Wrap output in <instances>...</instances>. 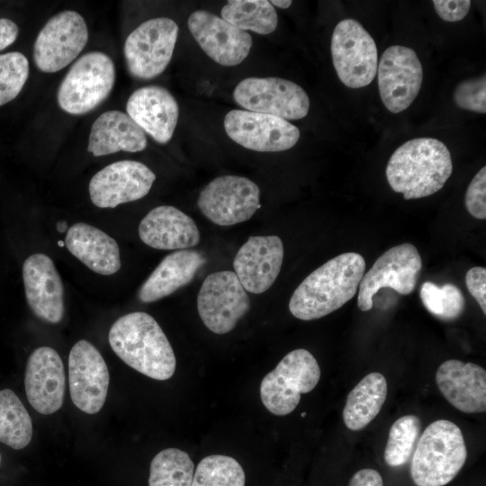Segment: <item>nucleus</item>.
<instances>
[{
	"label": "nucleus",
	"mask_w": 486,
	"mask_h": 486,
	"mask_svg": "<svg viewBox=\"0 0 486 486\" xmlns=\"http://www.w3.org/2000/svg\"><path fill=\"white\" fill-rule=\"evenodd\" d=\"M421 268L422 259L414 245L402 243L389 248L364 274L358 287V308L370 310L374 295L382 288H392L401 295L411 293Z\"/></svg>",
	"instance_id": "obj_12"
},
{
	"label": "nucleus",
	"mask_w": 486,
	"mask_h": 486,
	"mask_svg": "<svg viewBox=\"0 0 486 486\" xmlns=\"http://www.w3.org/2000/svg\"><path fill=\"white\" fill-rule=\"evenodd\" d=\"M468 212L479 220L486 219V167L483 166L471 181L465 194Z\"/></svg>",
	"instance_id": "obj_37"
},
{
	"label": "nucleus",
	"mask_w": 486,
	"mask_h": 486,
	"mask_svg": "<svg viewBox=\"0 0 486 486\" xmlns=\"http://www.w3.org/2000/svg\"><path fill=\"white\" fill-rule=\"evenodd\" d=\"M320 379V368L313 355L306 349L288 353L262 380L260 397L274 415L292 412L301 394L311 392Z\"/></svg>",
	"instance_id": "obj_6"
},
{
	"label": "nucleus",
	"mask_w": 486,
	"mask_h": 486,
	"mask_svg": "<svg viewBox=\"0 0 486 486\" xmlns=\"http://www.w3.org/2000/svg\"><path fill=\"white\" fill-rule=\"evenodd\" d=\"M156 175L143 163L121 160L98 171L90 180L89 194L99 208L116 206L137 201L150 191Z\"/></svg>",
	"instance_id": "obj_17"
},
{
	"label": "nucleus",
	"mask_w": 486,
	"mask_h": 486,
	"mask_svg": "<svg viewBox=\"0 0 486 486\" xmlns=\"http://www.w3.org/2000/svg\"><path fill=\"white\" fill-rule=\"evenodd\" d=\"M32 436V418L22 402L12 390H0V442L19 450Z\"/></svg>",
	"instance_id": "obj_30"
},
{
	"label": "nucleus",
	"mask_w": 486,
	"mask_h": 486,
	"mask_svg": "<svg viewBox=\"0 0 486 486\" xmlns=\"http://www.w3.org/2000/svg\"><path fill=\"white\" fill-rule=\"evenodd\" d=\"M283 259L284 245L278 236H250L235 256L234 273L247 292L259 294L273 285Z\"/></svg>",
	"instance_id": "obj_20"
},
{
	"label": "nucleus",
	"mask_w": 486,
	"mask_h": 486,
	"mask_svg": "<svg viewBox=\"0 0 486 486\" xmlns=\"http://www.w3.org/2000/svg\"><path fill=\"white\" fill-rule=\"evenodd\" d=\"M376 73L380 97L389 112L405 111L418 96L423 81V68L412 49L400 45L387 48Z\"/></svg>",
	"instance_id": "obj_14"
},
{
	"label": "nucleus",
	"mask_w": 486,
	"mask_h": 486,
	"mask_svg": "<svg viewBox=\"0 0 486 486\" xmlns=\"http://www.w3.org/2000/svg\"><path fill=\"white\" fill-rule=\"evenodd\" d=\"M127 114L160 144L167 143L176 130L179 107L176 98L159 86H146L135 90L126 104Z\"/></svg>",
	"instance_id": "obj_22"
},
{
	"label": "nucleus",
	"mask_w": 486,
	"mask_h": 486,
	"mask_svg": "<svg viewBox=\"0 0 486 486\" xmlns=\"http://www.w3.org/2000/svg\"><path fill=\"white\" fill-rule=\"evenodd\" d=\"M249 309V297L234 272L219 271L204 279L197 296V310L212 332L222 335L231 331Z\"/></svg>",
	"instance_id": "obj_13"
},
{
	"label": "nucleus",
	"mask_w": 486,
	"mask_h": 486,
	"mask_svg": "<svg viewBox=\"0 0 486 486\" xmlns=\"http://www.w3.org/2000/svg\"><path fill=\"white\" fill-rule=\"evenodd\" d=\"M467 289L486 314V269L474 266L469 269L465 275Z\"/></svg>",
	"instance_id": "obj_38"
},
{
	"label": "nucleus",
	"mask_w": 486,
	"mask_h": 486,
	"mask_svg": "<svg viewBox=\"0 0 486 486\" xmlns=\"http://www.w3.org/2000/svg\"><path fill=\"white\" fill-rule=\"evenodd\" d=\"M438 390L455 409L464 413L486 410V371L473 363L449 359L436 374Z\"/></svg>",
	"instance_id": "obj_23"
},
{
	"label": "nucleus",
	"mask_w": 486,
	"mask_h": 486,
	"mask_svg": "<svg viewBox=\"0 0 486 486\" xmlns=\"http://www.w3.org/2000/svg\"><path fill=\"white\" fill-rule=\"evenodd\" d=\"M27 302L40 320L57 324L64 315V289L52 259L45 254L30 256L22 266Z\"/></svg>",
	"instance_id": "obj_21"
},
{
	"label": "nucleus",
	"mask_w": 486,
	"mask_h": 486,
	"mask_svg": "<svg viewBox=\"0 0 486 486\" xmlns=\"http://www.w3.org/2000/svg\"><path fill=\"white\" fill-rule=\"evenodd\" d=\"M19 28L8 18H0V51L12 45L17 39Z\"/></svg>",
	"instance_id": "obj_41"
},
{
	"label": "nucleus",
	"mask_w": 486,
	"mask_h": 486,
	"mask_svg": "<svg viewBox=\"0 0 486 486\" xmlns=\"http://www.w3.org/2000/svg\"><path fill=\"white\" fill-rule=\"evenodd\" d=\"M113 352L130 367L158 381L171 378L176 371L174 350L157 320L142 311L119 318L109 331Z\"/></svg>",
	"instance_id": "obj_2"
},
{
	"label": "nucleus",
	"mask_w": 486,
	"mask_h": 486,
	"mask_svg": "<svg viewBox=\"0 0 486 486\" xmlns=\"http://www.w3.org/2000/svg\"><path fill=\"white\" fill-rule=\"evenodd\" d=\"M187 23L201 49L220 65L237 66L250 52L252 38L248 32L208 11H194Z\"/></svg>",
	"instance_id": "obj_18"
},
{
	"label": "nucleus",
	"mask_w": 486,
	"mask_h": 486,
	"mask_svg": "<svg viewBox=\"0 0 486 486\" xmlns=\"http://www.w3.org/2000/svg\"><path fill=\"white\" fill-rule=\"evenodd\" d=\"M453 172L447 147L433 138L408 140L391 156L386 177L391 188L404 199L429 196L443 188Z\"/></svg>",
	"instance_id": "obj_3"
},
{
	"label": "nucleus",
	"mask_w": 486,
	"mask_h": 486,
	"mask_svg": "<svg viewBox=\"0 0 486 486\" xmlns=\"http://www.w3.org/2000/svg\"><path fill=\"white\" fill-rule=\"evenodd\" d=\"M206 262L194 250H178L167 255L141 285L138 297L145 303L158 301L188 284Z\"/></svg>",
	"instance_id": "obj_27"
},
{
	"label": "nucleus",
	"mask_w": 486,
	"mask_h": 486,
	"mask_svg": "<svg viewBox=\"0 0 486 486\" xmlns=\"http://www.w3.org/2000/svg\"><path fill=\"white\" fill-rule=\"evenodd\" d=\"M467 459L460 428L446 419L430 423L418 440L410 464L417 486H444L453 481Z\"/></svg>",
	"instance_id": "obj_4"
},
{
	"label": "nucleus",
	"mask_w": 486,
	"mask_h": 486,
	"mask_svg": "<svg viewBox=\"0 0 486 486\" xmlns=\"http://www.w3.org/2000/svg\"><path fill=\"white\" fill-rule=\"evenodd\" d=\"M194 473V464L186 452L166 448L151 461L148 486H191Z\"/></svg>",
	"instance_id": "obj_31"
},
{
	"label": "nucleus",
	"mask_w": 486,
	"mask_h": 486,
	"mask_svg": "<svg viewBox=\"0 0 486 486\" xmlns=\"http://www.w3.org/2000/svg\"><path fill=\"white\" fill-rule=\"evenodd\" d=\"M260 189L252 180L239 176H221L200 192L197 205L202 214L220 226L248 220L260 207Z\"/></svg>",
	"instance_id": "obj_11"
},
{
	"label": "nucleus",
	"mask_w": 486,
	"mask_h": 486,
	"mask_svg": "<svg viewBox=\"0 0 486 486\" xmlns=\"http://www.w3.org/2000/svg\"><path fill=\"white\" fill-rule=\"evenodd\" d=\"M139 236L146 245L162 250H183L200 241L194 220L170 205L158 206L148 212L140 223Z\"/></svg>",
	"instance_id": "obj_24"
},
{
	"label": "nucleus",
	"mask_w": 486,
	"mask_h": 486,
	"mask_svg": "<svg viewBox=\"0 0 486 486\" xmlns=\"http://www.w3.org/2000/svg\"><path fill=\"white\" fill-rule=\"evenodd\" d=\"M246 475L233 457L211 454L198 464L191 486H245Z\"/></svg>",
	"instance_id": "obj_32"
},
{
	"label": "nucleus",
	"mask_w": 486,
	"mask_h": 486,
	"mask_svg": "<svg viewBox=\"0 0 486 486\" xmlns=\"http://www.w3.org/2000/svg\"><path fill=\"white\" fill-rule=\"evenodd\" d=\"M178 31L176 22L167 17L153 18L139 25L123 47L129 73L141 80L163 73L172 58Z\"/></svg>",
	"instance_id": "obj_7"
},
{
	"label": "nucleus",
	"mask_w": 486,
	"mask_h": 486,
	"mask_svg": "<svg viewBox=\"0 0 486 486\" xmlns=\"http://www.w3.org/2000/svg\"><path fill=\"white\" fill-rule=\"evenodd\" d=\"M455 105L463 110L486 113V77L481 76L460 82L453 94Z\"/></svg>",
	"instance_id": "obj_36"
},
{
	"label": "nucleus",
	"mask_w": 486,
	"mask_h": 486,
	"mask_svg": "<svg viewBox=\"0 0 486 486\" xmlns=\"http://www.w3.org/2000/svg\"><path fill=\"white\" fill-rule=\"evenodd\" d=\"M365 271L358 253L338 255L311 272L295 289L290 312L302 320H313L338 310L356 293Z\"/></svg>",
	"instance_id": "obj_1"
},
{
	"label": "nucleus",
	"mask_w": 486,
	"mask_h": 486,
	"mask_svg": "<svg viewBox=\"0 0 486 486\" xmlns=\"http://www.w3.org/2000/svg\"><path fill=\"white\" fill-rule=\"evenodd\" d=\"M87 40L88 28L80 14L72 10L58 13L37 35L34 63L41 72H58L76 59Z\"/></svg>",
	"instance_id": "obj_10"
},
{
	"label": "nucleus",
	"mask_w": 486,
	"mask_h": 486,
	"mask_svg": "<svg viewBox=\"0 0 486 486\" xmlns=\"http://www.w3.org/2000/svg\"><path fill=\"white\" fill-rule=\"evenodd\" d=\"M233 98L247 111L284 120L302 119L310 109V99L302 87L290 80L274 76L243 79L235 87Z\"/></svg>",
	"instance_id": "obj_9"
},
{
	"label": "nucleus",
	"mask_w": 486,
	"mask_h": 486,
	"mask_svg": "<svg viewBox=\"0 0 486 486\" xmlns=\"http://www.w3.org/2000/svg\"><path fill=\"white\" fill-rule=\"evenodd\" d=\"M221 17L241 31L270 34L277 27L274 7L266 0H230L221 8Z\"/></svg>",
	"instance_id": "obj_29"
},
{
	"label": "nucleus",
	"mask_w": 486,
	"mask_h": 486,
	"mask_svg": "<svg viewBox=\"0 0 486 486\" xmlns=\"http://www.w3.org/2000/svg\"><path fill=\"white\" fill-rule=\"evenodd\" d=\"M330 50L337 75L346 86L361 88L374 80L378 66L376 44L358 21L347 18L336 25Z\"/></svg>",
	"instance_id": "obj_8"
},
{
	"label": "nucleus",
	"mask_w": 486,
	"mask_h": 486,
	"mask_svg": "<svg viewBox=\"0 0 486 486\" xmlns=\"http://www.w3.org/2000/svg\"><path fill=\"white\" fill-rule=\"evenodd\" d=\"M68 251L94 273L111 275L121 268L120 249L114 238L86 223L73 224L67 232Z\"/></svg>",
	"instance_id": "obj_26"
},
{
	"label": "nucleus",
	"mask_w": 486,
	"mask_h": 486,
	"mask_svg": "<svg viewBox=\"0 0 486 486\" xmlns=\"http://www.w3.org/2000/svg\"><path fill=\"white\" fill-rule=\"evenodd\" d=\"M420 419L415 415L399 418L391 427L384 450L385 463L399 467L410 460L419 438Z\"/></svg>",
	"instance_id": "obj_33"
},
{
	"label": "nucleus",
	"mask_w": 486,
	"mask_h": 486,
	"mask_svg": "<svg viewBox=\"0 0 486 486\" xmlns=\"http://www.w3.org/2000/svg\"><path fill=\"white\" fill-rule=\"evenodd\" d=\"M110 375L106 363L97 348L81 339L68 356V383L73 403L83 412L95 414L106 400Z\"/></svg>",
	"instance_id": "obj_16"
},
{
	"label": "nucleus",
	"mask_w": 486,
	"mask_h": 486,
	"mask_svg": "<svg viewBox=\"0 0 486 486\" xmlns=\"http://www.w3.org/2000/svg\"><path fill=\"white\" fill-rule=\"evenodd\" d=\"M148 144L145 132L125 112L117 110L102 113L93 123L88 152L95 157L119 151L140 152Z\"/></svg>",
	"instance_id": "obj_25"
},
{
	"label": "nucleus",
	"mask_w": 486,
	"mask_h": 486,
	"mask_svg": "<svg viewBox=\"0 0 486 486\" xmlns=\"http://www.w3.org/2000/svg\"><path fill=\"white\" fill-rule=\"evenodd\" d=\"M433 5L438 16L446 22H458L468 14L469 0H434Z\"/></svg>",
	"instance_id": "obj_39"
},
{
	"label": "nucleus",
	"mask_w": 486,
	"mask_h": 486,
	"mask_svg": "<svg viewBox=\"0 0 486 486\" xmlns=\"http://www.w3.org/2000/svg\"><path fill=\"white\" fill-rule=\"evenodd\" d=\"M387 392L382 374L374 372L365 375L347 395L343 410L346 427L353 431L365 428L380 412Z\"/></svg>",
	"instance_id": "obj_28"
},
{
	"label": "nucleus",
	"mask_w": 486,
	"mask_h": 486,
	"mask_svg": "<svg viewBox=\"0 0 486 486\" xmlns=\"http://www.w3.org/2000/svg\"><path fill=\"white\" fill-rule=\"evenodd\" d=\"M273 6H277L281 9H287L291 6L292 1L291 0H272L269 1Z\"/></svg>",
	"instance_id": "obj_42"
},
{
	"label": "nucleus",
	"mask_w": 486,
	"mask_h": 486,
	"mask_svg": "<svg viewBox=\"0 0 486 486\" xmlns=\"http://www.w3.org/2000/svg\"><path fill=\"white\" fill-rule=\"evenodd\" d=\"M29 71V61L22 53L12 51L0 55V106L20 94Z\"/></svg>",
	"instance_id": "obj_35"
},
{
	"label": "nucleus",
	"mask_w": 486,
	"mask_h": 486,
	"mask_svg": "<svg viewBox=\"0 0 486 486\" xmlns=\"http://www.w3.org/2000/svg\"><path fill=\"white\" fill-rule=\"evenodd\" d=\"M24 387L28 401L39 413L50 415L61 408L66 375L63 362L56 350L40 346L30 355Z\"/></svg>",
	"instance_id": "obj_19"
},
{
	"label": "nucleus",
	"mask_w": 486,
	"mask_h": 486,
	"mask_svg": "<svg viewBox=\"0 0 486 486\" xmlns=\"http://www.w3.org/2000/svg\"><path fill=\"white\" fill-rule=\"evenodd\" d=\"M115 77L113 61L107 54H84L71 66L58 86V106L72 115L93 111L110 95Z\"/></svg>",
	"instance_id": "obj_5"
},
{
	"label": "nucleus",
	"mask_w": 486,
	"mask_h": 486,
	"mask_svg": "<svg viewBox=\"0 0 486 486\" xmlns=\"http://www.w3.org/2000/svg\"><path fill=\"white\" fill-rule=\"evenodd\" d=\"M227 135L240 146L259 152L290 149L300 139L299 129L287 120L247 110H231L224 118Z\"/></svg>",
	"instance_id": "obj_15"
},
{
	"label": "nucleus",
	"mask_w": 486,
	"mask_h": 486,
	"mask_svg": "<svg viewBox=\"0 0 486 486\" xmlns=\"http://www.w3.org/2000/svg\"><path fill=\"white\" fill-rule=\"evenodd\" d=\"M419 296L424 307L442 320H454L464 312L465 300L461 290L451 284L439 287L432 282H425Z\"/></svg>",
	"instance_id": "obj_34"
},
{
	"label": "nucleus",
	"mask_w": 486,
	"mask_h": 486,
	"mask_svg": "<svg viewBox=\"0 0 486 486\" xmlns=\"http://www.w3.org/2000/svg\"><path fill=\"white\" fill-rule=\"evenodd\" d=\"M0 464H1V455H0Z\"/></svg>",
	"instance_id": "obj_44"
},
{
	"label": "nucleus",
	"mask_w": 486,
	"mask_h": 486,
	"mask_svg": "<svg viewBox=\"0 0 486 486\" xmlns=\"http://www.w3.org/2000/svg\"><path fill=\"white\" fill-rule=\"evenodd\" d=\"M57 230L58 232H64L68 230L66 221H59L57 223Z\"/></svg>",
	"instance_id": "obj_43"
},
{
	"label": "nucleus",
	"mask_w": 486,
	"mask_h": 486,
	"mask_svg": "<svg viewBox=\"0 0 486 486\" xmlns=\"http://www.w3.org/2000/svg\"><path fill=\"white\" fill-rule=\"evenodd\" d=\"M348 486H383L381 474L371 468L357 471L350 479Z\"/></svg>",
	"instance_id": "obj_40"
}]
</instances>
